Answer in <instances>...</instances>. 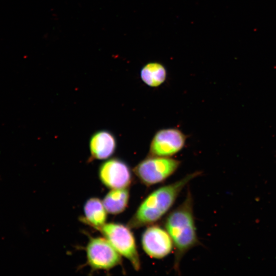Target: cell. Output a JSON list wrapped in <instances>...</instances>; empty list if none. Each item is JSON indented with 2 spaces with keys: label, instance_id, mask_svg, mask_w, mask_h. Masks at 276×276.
Listing matches in <instances>:
<instances>
[{
  "label": "cell",
  "instance_id": "cell-1",
  "mask_svg": "<svg viewBox=\"0 0 276 276\" xmlns=\"http://www.w3.org/2000/svg\"><path fill=\"white\" fill-rule=\"evenodd\" d=\"M201 174L196 171L172 183L158 188L141 202L127 225L136 229L153 224L171 209L179 194L193 179Z\"/></svg>",
  "mask_w": 276,
  "mask_h": 276
},
{
  "label": "cell",
  "instance_id": "cell-2",
  "mask_svg": "<svg viewBox=\"0 0 276 276\" xmlns=\"http://www.w3.org/2000/svg\"><path fill=\"white\" fill-rule=\"evenodd\" d=\"M164 226L174 247L173 268L179 273L180 261L184 255L199 244L193 214V200L189 190L182 203L167 216Z\"/></svg>",
  "mask_w": 276,
  "mask_h": 276
},
{
  "label": "cell",
  "instance_id": "cell-3",
  "mask_svg": "<svg viewBox=\"0 0 276 276\" xmlns=\"http://www.w3.org/2000/svg\"><path fill=\"white\" fill-rule=\"evenodd\" d=\"M99 231L122 256L130 262L136 271L140 269V255L134 236L129 226L119 223L109 222L106 223Z\"/></svg>",
  "mask_w": 276,
  "mask_h": 276
},
{
  "label": "cell",
  "instance_id": "cell-4",
  "mask_svg": "<svg viewBox=\"0 0 276 276\" xmlns=\"http://www.w3.org/2000/svg\"><path fill=\"white\" fill-rule=\"evenodd\" d=\"M180 162L169 157L149 156L139 163L133 171L146 186L159 183L173 174Z\"/></svg>",
  "mask_w": 276,
  "mask_h": 276
},
{
  "label": "cell",
  "instance_id": "cell-5",
  "mask_svg": "<svg viewBox=\"0 0 276 276\" xmlns=\"http://www.w3.org/2000/svg\"><path fill=\"white\" fill-rule=\"evenodd\" d=\"M85 251L87 263L93 270H109L122 263V256L104 237H91Z\"/></svg>",
  "mask_w": 276,
  "mask_h": 276
},
{
  "label": "cell",
  "instance_id": "cell-6",
  "mask_svg": "<svg viewBox=\"0 0 276 276\" xmlns=\"http://www.w3.org/2000/svg\"><path fill=\"white\" fill-rule=\"evenodd\" d=\"M98 175L101 182L110 189L129 188L132 180L129 167L118 158H111L102 163Z\"/></svg>",
  "mask_w": 276,
  "mask_h": 276
},
{
  "label": "cell",
  "instance_id": "cell-7",
  "mask_svg": "<svg viewBox=\"0 0 276 276\" xmlns=\"http://www.w3.org/2000/svg\"><path fill=\"white\" fill-rule=\"evenodd\" d=\"M142 246L150 257L160 259L172 251L173 244L166 229L158 225H148L142 234Z\"/></svg>",
  "mask_w": 276,
  "mask_h": 276
},
{
  "label": "cell",
  "instance_id": "cell-8",
  "mask_svg": "<svg viewBox=\"0 0 276 276\" xmlns=\"http://www.w3.org/2000/svg\"><path fill=\"white\" fill-rule=\"evenodd\" d=\"M186 135L179 129H162L154 135L150 146L149 156H171L184 146Z\"/></svg>",
  "mask_w": 276,
  "mask_h": 276
},
{
  "label": "cell",
  "instance_id": "cell-9",
  "mask_svg": "<svg viewBox=\"0 0 276 276\" xmlns=\"http://www.w3.org/2000/svg\"><path fill=\"white\" fill-rule=\"evenodd\" d=\"M89 147L91 160L106 159L114 154L117 148V140L109 131L101 130L91 135Z\"/></svg>",
  "mask_w": 276,
  "mask_h": 276
},
{
  "label": "cell",
  "instance_id": "cell-10",
  "mask_svg": "<svg viewBox=\"0 0 276 276\" xmlns=\"http://www.w3.org/2000/svg\"><path fill=\"white\" fill-rule=\"evenodd\" d=\"M84 215L80 220L84 223L99 231L106 223L107 212L102 200L97 197H91L84 205Z\"/></svg>",
  "mask_w": 276,
  "mask_h": 276
},
{
  "label": "cell",
  "instance_id": "cell-11",
  "mask_svg": "<svg viewBox=\"0 0 276 276\" xmlns=\"http://www.w3.org/2000/svg\"><path fill=\"white\" fill-rule=\"evenodd\" d=\"M129 200V188L111 189L104 197L102 202L107 212L117 215L124 211Z\"/></svg>",
  "mask_w": 276,
  "mask_h": 276
},
{
  "label": "cell",
  "instance_id": "cell-12",
  "mask_svg": "<svg viewBox=\"0 0 276 276\" xmlns=\"http://www.w3.org/2000/svg\"><path fill=\"white\" fill-rule=\"evenodd\" d=\"M141 78L147 85L157 87L165 81L166 71L164 66L159 63H149L141 70Z\"/></svg>",
  "mask_w": 276,
  "mask_h": 276
}]
</instances>
